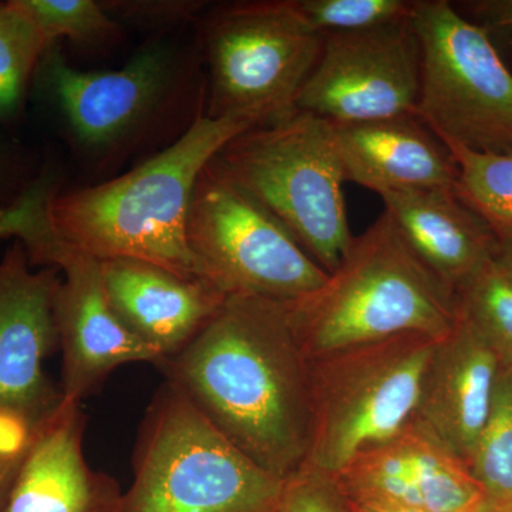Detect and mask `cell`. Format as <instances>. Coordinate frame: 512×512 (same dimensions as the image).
<instances>
[{"label":"cell","instance_id":"obj_4","mask_svg":"<svg viewBox=\"0 0 512 512\" xmlns=\"http://www.w3.org/2000/svg\"><path fill=\"white\" fill-rule=\"evenodd\" d=\"M282 485L165 380L138 430L119 512H278Z\"/></svg>","mask_w":512,"mask_h":512},{"label":"cell","instance_id":"obj_15","mask_svg":"<svg viewBox=\"0 0 512 512\" xmlns=\"http://www.w3.org/2000/svg\"><path fill=\"white\" fill-rule=\"evenodd\" d=\"M82 403L63 399L37 424L0 512H119V481L84 456Z\"/></svg>","mask_w":512,"mask_h":512},{"label":"cell","instance_id":"obj_31","mask_svg":"<svg viewBox=\"0 0 512 512\" xmlns=\"http://www.w3.org/2000/svg\"><path fill=\"white\" fill-rule=\"evenodd\" d=\"M494 262L512 281V229H498Z\"/></svg>","mask_w":512,"mask_h":512},{"label":"cell","instance_id":"obj_33","mask_svg":"<svg viewBox=\"0 0 512 512\" xmlns=\"http://www.w3.org/2000/svg\"><path fill=\"white\" fill-rule=\"evenodd\" d=\"M355 504V503H353ZM356 512H416V511H406V510H397V508H384V507H370V505H357L355 504ZM473 512H490V504L485 501L480 508H477L476 511Z\"/></svg>","mask_w":512,"mask_h":512},{"label":"cell","instance_id":"obj_19","mask_svg":"<svg viewBox=\"0 0 512 512\" xmlns=\"http://www.w3.org/2000/svg\"><path fill=\"white\" fill-rule=\"evenodd\" d=\"M380 198L414 254L454 292L494 261L497 234L456 188L390 191Z\"/></svg>","mask_w":512,"mask_h":512},{"label":"cell","instance_id":"obj_1","mask_svg":"<svg viewBox=\"0 0 512 512\" xmlns=\"http://www.w3.org/2000/svg\"><path fill=\"white\" fill-rule=\"evenodd\" d=\"M157 366L266 473L285 481L305 466L312 443L311 377L288 303L229 295L187 348Z\"/></svg>","mask_w":512,"mask_h":512},{"label":"cell","instance_id":"obj_8","mask_svg":"<svg viewBox=\"0 0 512 512\" xmlns=\"http://www.w3.org/2000/svg\"><path fill=\"white\" fill-rule=\"evenodd\" d=\"M204 42L211 77L207 116L264 126L298 111L323 36L303 19L295 0H266L212 13Z\"/></svg>","mask_w":512,"mask_h":512},{"label":"cell","instance_id":"obj_16","mask_svg":"<svg viewBox=\"0 0 512 512\" xmlns=\"http://www.w3.org/2000/svg\"><path fill=\"white\" fill-rule=\"evenodd\" d=\"M101 265L111 308L161 360L187 348L227 299L205 279L185 278L137 259H109Z\"/></svg>","mask_w":512,"mask_h":512},{"label":"cell","instance_id":"obj_23","mask_svg":"<svg viewBox=\"0 0 512 512\" xmlns=\"http://www.w3.org/2000/svg\"><path fill=\"white\" fill-rule=\"evenodd\" d=\"M456 160V192L494 231L512 229V153H478L450 146Z\"/></svg>","mask_w":512,"mask_h":512},{"label":"cell","instance_id":"obj_17","mask_svg":"<svg viewBox=\"0 0 512 512\" xmlns=\"http://www.w3.org/2000/svg\"><path fill=\"white\" fill-rule=\"evenodd\" d=\"M500 362L463 319L439 340L424 373L413 423L470 467L483 430Z\"/></svg>","mask_w":512,"mask_h":512},{"label":"cell","instance_id":"obj_34","mask_svg":"<svg viewBox=\"0 0 512 512\" xmlns=\"http://www.w3.org/2000/svg\"><path fill=\"white\" fill-rule=\"evenodd\" d=\"M490 512H512V507H494L490 504Z\"/></svg>","mask_w":512,"mask_h":512},{"label":"cell","instance_id":"obj_6","mask_svg":"<svg viewBox=\"0 0 512 512\" xmlns=\"http://www.w3.org/2000/svg\"><path fill=\"white\" fill-rule=\"evenodd\" d=\"M439 340L404 335L309 359V466L339 476L362 451L413 423L421 383Z\"/></svg>","mask_w":512,"mask_h":512},{"label":"cell","instance_id":"obj_21","mask_svg":"<svg viewBox=\"0 0 512 512\" xmlns=\"http://www.w3.org/2000/svg\"><path fill=\"white\" fill-rule=\"evenodd\" d=\"M50 46L15 0L0 3V121L18 116L30 80Z\"/></svg>","mask_w":512,"mask_h":512},{"label":"cell","instance_id":"obj_11","mask_svg":"<svg viewBox=\"0 0 512 512\" xmlns=\"http://www.w3.org/2000/svg\"><path fill=\"white\" fill-rule=\"evenodd\" d=\"M60 281L56 266L33 269L22 241L0 256V410L35 426L63 400L45 370L47 357L59 349L55 302Z\"/></svg>","mask_w":512,"mask_h":512},{"label":"cell","instance_id":"obj_9","mask_svg":"<svg viewBox=\"0 0 512 512\" xmlns=\"http://www.w3.org/2000/svg\"><path fill=\"white\" fill-rule=\"evenodd\" d=\"M187 241L201 278L227 296L295 302L328 279L275 215L208 165L192 192Z\"/></svg>","mask_w":512,"mask_h":512},{"label":"cell","instance_id":"obj_25","mask_svg":"<svg viewBox=\"0 0 512 512\" xmlns=\"http://www.w3.org/2000/svg\"><path fill=\"white\" fill-rule=\"evenodd\" d=\"M23 12L42 30L52 45L67 39L80 43H99L111 39L119 30L116 19L103 2L94 0H15Z\"/></svg>","mask_w":512,"mask_h":512},{"label":"cell","instance_id":"obj_10","mask_svg":"<svg viewBox=\"0 0 512 512\" xmlns=\"http://www.w3.org/2000/svg\"><path fill=\"white\" fill-rule=\"evenodd\" d=\"M419 89V40L410 16L380 28L323 36L296 110L329 123L390 119L414 114Z\"/></svg>","mask_w":512,"mask_h":512},{"label":"cell","instance_id":"obj_12","mask_svg":"<svg viewBox=\"0 0 512 512\" xmlns=\"http://www.w3.org/2000/svg\"><path fill=\"white\" fill-rule=\"evenodd\" d=\"M36 74L73 136L89 148H109L151 119L174 79L170 47L148 46L119 70L83 72L59 47L46 50Z\"/></svg>","mask_w":512,"mask_h":512},{"label":"cell","instance_id":"obj_13","mask_svg":"<svg viewBox=\"0 0 512 512\" xmlns=\"http://www.w3.org/2000/svg\"><path fill=\"white\" fill-rule=\"evenodd\" d=\"M352 503L416 512H473L485 503L466 461L412 423L339 473Z\"/></svg>","mask_w":512,"mask_h":512},{"label":"cell","instance_id":"obj_2","mask_svg":"<svg viewBox=\"0 0 512 512\" xmlns=\"http://www.w3.org/2000/svg\"><path fill=\"white\" fill-rule=\"evenodd\" d=\"M252 127L249 121L202 114L174 144L130 173L82 190L57 191L49 204L56 255L137 259L201 278L187 241L192 192L212 158Z\"/></svg>","mask_w":512,"mask_h":512},{"label":"cell","instance_id":"obj_7","mask_svg":"<svg viewBox=\"0 0 512 512\" xmlns=\"http://www.w3.org/2000/svg\"><path fill=\"white\" fill-rule=\"evenodd\" d=\"M417 117L446 144L512 153V72L490 33L447 0H416Z\"/></svg>","mask_w":512,"mask_h":512},{"label":"cell","instance_id":"obj_5","mask_svg":"<svg viewBox=\"0 0 512 512\" xmlns=\"http://www.w3.org/2000/svg\"><path fill=\"white\" fill-rule=\"evenodd\" d=\"M208 167L275 215L323 271L338 268L353 235L329 121L296 111L249 128Z\"/></svg>","mask_w":512,"mask_h":512},{"label":"cell","instance_id":"obj_18","mask_svg":"<svg viewBox=\"0 0 512 512\" xmlns=\"http://www.w3.org/2000/svg\"><path fill=\"white\" fill-rule=\"evenodd\" d=\"M346 183L382 195L456 188L453 154L416 114L362 123H329Z\"/></svg>","mask_w":512,"mask_h":512},{"label":"cell","instance_id":"obj_32","mask_svg":"<svg viewBox=\"0 0 512 512\" xmlns=\"http://www.w3.org/2000/svg\"><path fill=\"white\" fill-rule=\"evenodd\" d=\"M13 163V156L10 154L8 143L0 136V197L10 195L12 200H16L15 195L12 194V184L15 178L12 177L15 165Z\"/></svg>","mask_w":512,"mask_h":512},{"label":"cell","instance_id":"obj_20","mask_svg":"<svg viewBox=\"0 0 512 512\" xmlns=\"http://www.w3.org/2000/svg\"><path fill=\"white\" fill-rule=\"evenodd\" d=\"M470 470L494 507H512V367H501Z\"/></svg>","mask_w":512,"mask_h":512},{"label":"cell","instance_id":"obj_3","mask_svg":"<svg viewBox=\"0 0 512 512\" xmlns=\"http://www.w3.org/2000/svg\"><path fill=\"white\" fill-rule=\"evenodd\" d=\"M288 303L308 359L404 335L441 340L456 328L457 295L414 254L386 211L311 295Z\"/></svg>","mask_w":512,"mask_h":512},{"label":"cell","instance_id":"obj_30","mask_svg":"<svg viewBox=\"0 0 512 512\" xmlns=\"http://www.w3.org/2000/svg\"><path fill=\"white\" fill-rule=\"evenodd\" d=\"M476 15L483 19L485 30L493 29L512 39V0H488L473 3Z\"/></svg>","mask_w":512,"mask_h":512},{"label":"cell","instance_id":"obj_22","mask_svg":"<svg viewBox=\"0 0 512 512\" xmlns=\"http://www.w3.org/2000/svg\"><path fill=\"white\" fill-rule=\"evenodd\" d=\"M458 315L493 350L501 367H512V281L491 262L456 291Z\"/></svg>","mask_w":512,"mask_h":512},{"label":"cell","instance_id":"obj_26","mask_svg":"<svg viewBox=\"0 0 512 512\" xmlns=\"http://www.w3.org/2000/svg\"><path fill=\"white\" fill-rule=\"evenodd\" d=\"M315 32H362L412 16L416 0H295Z\"/></svg>","mask_w":512,"mask_h":512},{"label":"cell","instance_id":"obj_28","mask_svg":"<svg viewBox=\"0 0 512 512\" xmlns=\"http://www.w3.org/2000/svg\"><path fill=\"white\" fill-rule=\"evenodd\" d=\"M35 430V424L18 414L0 410V508L32 443Z\"/></svg>","mask_w":512,"mask_h":512},{"label":"cell","instance_id":"obj_29","mask_svg":"<svg viewBox=\"0 0 512 512\" xmlns=\"http://www.w3.org/2000/svg\"><path fill=\"white\" fill-rule=\"evenodd\" d=\"M202 5V2H103L114 19L126 18L158 25L190 18Z\"/></svg>","mask_w":512,"mask_h":512},{"label":"cell","instance_id":"obj_14","mask_svg":"<svg viewBox=\"0 0 512 512\" xmlns=\"http://www.w3.org/2000/svg\"><path fill=\"white\" fill-rule=\"evenodd\" d=\"M53 266L63 274L55 302L63 399L82 403L128 363H160L156 350L134 336L111 308L101 261L60 251Z\"/></svg>","mask_w":512,"mask_h":512},{"label":"cell","instance_id":"obj_24","mask_svg":"<svg viewBox=\"0 0 512 512\" xmlns=\"http://www.w3.org/2000/svg\"><path fill=\"white\" fill-rule=\"evenodd\" d=\"M56 192L55 175L43 173L15 201L0 205V239L22 241L35 266H52L57 252L49 220V204Z\"/></svg>","mask_w":512,"mask_h":512},{"label":"cell","instance_id":"obj_27","mask_svg":"<svg viewBox=\"0 0 512 512\" xmlns=\"http://www.w3.org/2000/svg\"><path fill=\"white\" fill-rule=\"evenodd\" d=\"M278 512H356L338 476L305 464L282 485Z\"/></svg>","mask_w":512,"mask_h":512}]
</instances>
